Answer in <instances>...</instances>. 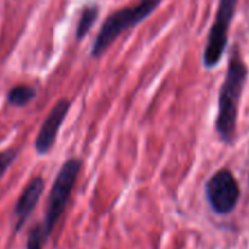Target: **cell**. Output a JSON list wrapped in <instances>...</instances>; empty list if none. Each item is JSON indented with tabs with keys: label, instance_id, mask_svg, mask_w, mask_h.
I'll list each match as a JSON object with an SVG mask.
<instances>
[{
	"label": "cell",
	"instance_id": "obj_2",
	"mask_svg": "<svg viewBox=\"0 0 249 249\" xmlns=\"http://www.w3.org/2000/svg\"><path fill=\"white\" fill-rule=\"evenodd\" d=\"M161 0H145L141 5L135 8H124L120 9L114 14H111L104 24L100 28V33L97 34L92 49H91V56L92 57H100L114 41L116 38L124 33L126 30L138 25L142 22L147 17H150L154 9L159 6Z\"/></svg>",
	"mask_w": 249,
	"mask_h": 249
},
{
	"label": "cell",
	"instance_id": "obj_8",
	"mask_svg": "<svg viewBox=\"0 0 249 249\" xmlns=\"http://www.w3.org/2000/svg\"><path fill=\"white\" fill-rule=\"evenodd\" d=\"M36 97V91L30 85H17L8 94V103L12 106L24 107Z\"/></svg>",
	"mask_w": 249,
	"mask_h": 249
},
{
	"label": "cell",
	"instance_id": "obj_10",
	"mask_svg": "<svg viewBox=\"0 0 249 249\" xmlns=\"http://www.w3.org/2000/svg\"><path fill=\"white\" fill-rule=\"evenodd\" d=\"M47 239L43 224L36 226L30 230L28 239H27V249H43V243Z\"/></svg>",
	"mask_w": 249,
	"mask_h": 249
},
{
	"label": "cell",
	"instance_id": "obj_7",
	"mask_svg": "<svg viewBox=\"0 0 249 249\" xmlns=\"http://www.w3.org/2000/svg\"><path fill=\"white\" fill-rule=\"evenodd\" d=\"M44 191V180L41 178H34L22 191L21 196L18 198L15 208H14V218H15V230H21L34 208L37 207L40 196Z\"/></svg>",
	"mask_w": 249,
	"mask_h": 249
},
{
	"label": "cell",
	"instance_id": "obj_9",
	"mask_svg": "<svg viewBox=\"0 0 249 249\" xmlns=\"http://www.w3.org/2000/svg\"><path fill=\"white\" fill-rule=\"evenodd\" d=\"M97 17H98V9L95 6H88L82 11L81 19L76 27V40H82L88 34V31L92 28Z\"/></svg>",
	"mask_w": 249,
	"mask_h": 249
},
{
	"label": "cell",
	"instance_id": "obj_1",
	"mask_svg": "<svg viewBox=\"0 0 249 249\" xmlns=\"http://www.w3.org/2000/svg\"><path fill=\"white\" fill-rule=\"evenodd\" d=\"M248 78V68L243 63L237 50L230 56L226 78L221 84L218 94V114L215 120V129L220 140L226 144H230L234 140L239 101L242 91Z\"/></svg>",
	"mask_w": 249,
	"mask_h": 249
},
{
	"label": "cell",
	"instance_id": "obj_4",
	"mask_svg": "<svg viewBox=\"0 0 249 249\" xmlns=\"http://www.w3.org/2000/svg\"><path fill=\"white\" fill-rule=\"evenodd\" d=\"M237 2L239 0H220L215 21L210 30L207 46L204 49L202 60L205 68H215L224 54V50L227 47L229 28L233 21Z\"/></svg>",
	"mask_w": 249,
	"mask_h": 249
},
{
	"label": "cell",
	"instance_id": "obj_5",
	"mask_svg": "<svg viewBox=\"0 0 249 249\" xmlns=\"http://www.w3.org/2000/svg\"><path fill=\"white\" fill-rule=\"evenodd\" d=\"M205 196L217 214L231 213L240 198V189L234 175L227 169L215 172L205 185Z\"/></svg>",
	"mask_w": 249,
	"mask_h": 249
},
{
	"label": "cell",
	"instance_id": "obj_6",
	"mask_svg": "<svg viewBox=\"0 0 249 249\" xmlns=\"http://www.w3.org/2000/svg\"><path fill=\"white\" fill-rule=\"evenodd\" d=\"M69 107H71L69 100L63 98L60 101H57L54 104V107L50 110V113L47 114L46 120L43 122L41 128H40V132L36 138V150L38 154H41V156L47 154L52 150V147L54 145L59 129L69 111Z\"/></svg>",
	"mask_w": 249,
	"mask_h": 249
},
{
	"label": "cell",
	"instance_id": "obj_3",
	"mask_svg": "<svg viewBox=\"0 0 249 249\" xmlns=\"http://www.w3.org/2000/svg\"><path fill=\"white\" fill-rule=\"evenodd\" d=\"M81 167H82L81 160L71 159L63 163L62 169L57 173V178L52 186L50 194H49L46 217H44V223H43V229H44V233L47 237L52 234L57 221L63 215V211L68 205V201H69L72 189L76 183Z\"/></svg>",
	"mask_w": 249,
	"mask_h": 249
},
{
	"label": "cell",
	"instance_id": "obj_11",
	"mask_svg": "<svg viewBox=\"0 0 249 249\" xmlns=\"http://www.w3.org/2000/svg\"><path fill=\"white\" fill-rule=\"evenodd\" d=\"M17 159V151L15 150H5L0 151V178L3 176V173L9 169V166L15 161Z\"/></svg>",
	"mask_w": 249,
	"mask_h": 249
}]
</instances>
